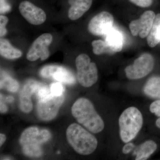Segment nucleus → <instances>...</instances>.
<instances>
[{
    "label": "nucleus",
    "mask_w": 160,
    "mask_h": 160,
    "mask_svg": "<svg viewBox=\"0 0 160 160\" xmlns=\"http://www.w3.org/2000/svg\"><path fill=\"white\" fill-rule=\"evenodd\" d=\"M71 112L78 122L92 133H98L104 129L105 124L102 119L88 99H78L72 107Z\"/></svg>",
    "instance_id": "nucleus-1"
},
{
    "label": "nucleus",
    "mask_w": 160,
    "mask_h": 160,
    "mask_svg": "<svg viewBox=\"0 0 160 160\" xmlns=\"http://www.w3.org/2000/svg\"><path fill=\"white\" fill-rule=\"evenodd\" d=\"M52 137L48 129L30 127L25 129L19 139L20 146L24 154L31 158H39L42 154L41 146Z\"/></svg>",
    "instance_id": "nucleus-2"
},
{
    "label": "nucleus",
    "mask_w": 160,
    "mask_h": 160,
    "mask_svg": "<svg viewBox=\"0 0 160 160\" xmlns=\"http://www.w3.org/2000/svg\"><path fill=\"white\" fill-rule=\"evenodd\" d=\"M66 136L69 145L78 154H91L97 147L96 138L77 123H72L68 127Z\"/></svg>",
    "instance_id": "nucleus-3"
},
{
    "label": "nucleus",
    "mask_w": 160,
    "mask_h": 160,
    "mask_svg": "<svg viewBox=\"0 0 160 160\" xmlns=\"http://www.w3.org/2000/svg\"><path fill=\"white\" fill-rule=\"evenodd\" d=\"M143 123L142 115L138 109L130 107L125 109L119 119L120 138L123 142L133 140L142 129Z\"/></svg>",
    "instance_id": "nucleus-4"
},
{
    "label": "nucleus",
    "mask_w": 160,
    "mask_h": 160,
    "mask_svg": "<svg viewBox=\"0 0 160 160\" xmlns=\"http://www.w3.org/2000/svg\"><path fill=\"white\" fill-rule=\"evenodd\" d=\"M77 78L78 82L84 87H89L96 83L98 79L97 67L92 62L89 56L81 54L76 59Z\"/></svg>",
    "instance_id": "nucleus-5"
},
{
    "label": "nucleus",
    "mask_w": 160,
    "mask_h": 160,
    "mask_svg": "<svg viewBox=\"0 0 160 160\" xmlns=\"http://www.w3.org/2000/svg\"><path fill=\"white\" fill-rule=\"evenodd\" d=\"M154 66V59L152 56L148 53H143L135 60L132 65L126 67L125 73L129 79H139L150 73Z\"/></svg>",
    "instance_id": "nucleus-6"
},
{
    "label": "nucleus",
    "mask_w": 160,
    "mask_h": 160,
    "mask_svg": "<svg viewBox=\"0 0 160 160\" xmlns=\"http://www.w3.org/2000/svg\"><path fill=\"white\" fill-rule=\"evenodd\" d=\"M65 100L64 94L59 96L52 95L46 99L39 101L37 111L40 119L49 121L53 119L57 115L60 107Z\"/></svg>",
    "instance_id": "nucleus-7"
},
{
    "label": "nucleus",
    "mask_w": 160,
    "mask_h": 160,
    "mask_svg": "<svg viewBox=\"0 0 160 160\" xmlns=\"http://www.w3.org/2000/svg\"><path fill=\"white\" fill-rule=\"evenodd\" d=\"M52 41V36L50 33H44L40 36L35 40L27 52V59L30 62L39 58L42 61L47 59L50 54L48 47Z\"/></svg>",
    "instance_id": "nucleus-8"
},
{
    "label": "nucleus",
    "mask_w": 160,
    "mask_h": 160,
    "mask_svg": "<svg viewBox=\"0 0 160 160\" xmlns=\"http://www.w3.org/2000/svg\"><path fill=\"white\" fill-rule=\"evenodd\" d=\"M113 23L114 18L111 13L108 12H102L90 20L88 30L93 35H104L111 30Z\"/></svg>",
    "instance_id": "nucleus-9"
},
{
    "label": "nucleus",
    "mask_w": 160,
    "mask_h": 160,
    "mask_svg": "<svg viewBox=\"0 0 160 160\" xmlns=\"http://www.w3.org/2000/svg\"><path fill=\"white\" fill-rule=\"evenodd\" d=\"M156 15L154 12L148 10L145 12L138 19L132 21L129 29L133 36H139L142 38H147L151 30Z\"/></svg>",
    "instance_id": "nucleus-10"
},
{
    "label": "nucleus",
    "mask_w": 160,
    "mask_h": 160,
    "mask_svg": "<svg viewBox=\"0 0 160 160\" xmlns=\"http://www.w3.org/2000/svg\"><path fill=\"white\" fill-rule=\"evenodd\" d=\"M42 77L52 78L61 83L71 85L75 82L72 73L63 66L58 65H48L44 66L40 72Z\"/></svg>",
    "instance_id": "nucleus-11"
},
{
    "label": "nucleus",
    "mask_w": 160,
    "mask_h": 160,
    "mask_svg": "<svg viewBox=\"0 0 160 160\" xmlns=\"http://www.w3.org/2000/svg\"><path fill=\"white\" fill-rule=\"evenodd\" d=\"M19 9L23 17L32 25H41L46 21L45 12L29 1L21 2L19 6Z\"/></svg>",
    "instance_id": "nucleus-12"
},
{
    "label": "nucleus",
    "mask_w": 160,
    "mask_h": 160,
    "mask_svg": "<svg viewBox=\"0 0 160 160\" xmlns=\"http://www.w3.org/2000/svg\"><path fill=\"white\" fill-rule=\"evenodd\" d=\"M38 82L30 81L24 85L20 96L19 107L21 111L29 113L33 108L31 97L35 93Z\"/></svg>",
    "instance_id": "nucleus-13"
},
{
    "label": "nucleus",
    "mask_w": 160,
    "mask_h": 160,
    "mask_svg": "<svg viewBox=\"0 0 160 160\" xmlns=\"http://www.w3.org/2000/svg\"><path fill=\"white\" fill-rule=\"evenodd\" d=\"M92 0H75L68 11V17L72 21L79 19L91 7Z\"/></svg>",
    "instance_id": "nucleus-14"
},
{
    "label": "nucleus",
    "mask_w": 160,
    "mask_h": 160,
    "mask_svg": "<svg viewBox=\"0 0 160 160\" xmlns=\"http://www.w3.org/2000/svg\"><path fill=\"white\" fill-rule=\"evenodd\" d=\"M0 54L5 58L12 60L21 58L22 53L12 46L8 40L2 38L0 40Z\"/></svg>",
    "instance_id": "nucleus-15"
},
{
    "label": "nucleus",
    "mask_w": 160,
    "mask_h": 160,
    "mask_svg": "<svg viewBox=\"0 0 160 160\" xmlns=\"http://www.w3.org/2000/svg\"><path fill=\"white\" fill-rule=\"evenodd\" d=\"M157 149V145L152 140L146 141L136 149L134 152L136 160H147Z\"/></svg>",
    "instance_id": "nucleus-16"
},
{
    "label": "nucleus",
    "mask_w": 160,
    "mask_h": 160,
    "mask_svg": "<svg viewBox=\"0 0 160 160\" xmlns=\"http://www.w3.org/2000/svg\"><path fill=\"white\" fill-rule=\"evenodd\" d=\"M106 42L112 52H119L122 50L123 46L122 36L118 31L110 30L106 34Z\"/></svg>",
    "instance_id": "nucleus-17"
},
{
    "label": "nucleus",
    "mask_w": 160,
    "mask_h": 160,
    "mask_svg": "<svg viewBox=\"0 0 160 160\" xmlns=\"http://www.w3.org/2000/svg\"><path fill=\"white\" fill-rule=\"evenodd\" d=\"M143 91L149 97L160 99V77H154L149 79L143 88Z\"/></svg>",
    "instance_id": "nucleus-18"
},
{
    "label": "nucleus",
    "mask_w": 160,
    "mask_h": 160,
    "mask_svg": "<svg viewBox=\"0 0 160 160\" xmlns=\"http://www.w3.org/2000/svg\"><path fill=\"white\" fill-rule=\"evenodd\" d=\"M149 46L155 47L160 42V13L156 15L153 25L147 37Z\"/></svg>",
    "instance_id": "nucleus-19"
},
{
    "label": "nucleus",
    "mask_w": 160,
    "mask_h": 160,
    "mask_svg": "<svg viewBox=\"0 0 160 160\" xmlns=\"http://www.w3.org/2000/svg\"><path fill=\"white\" fill-rule=\"evenodd\" d=\"M92 46L93 48V53L97 55H100L106 52L112 53L106 41L94 40L92 42Z\"/></svg>",
    "instance_id": "nucleus-20"
},
{
    "label": "nucleus",
    "mask_w": 160,
    "mask_h": 160,
    "mask_svg": "<svg viewBox=\"0 0 160 160\" xmlns=\"http://www.w3.org/2000/svg\"><path fill=\"white\" fill-rule=\"evenodd\" d=\"M19 87L18 83L10 77H5L1 80V89H6L11 92L18 91Z\"/></svg>",
    "instance_id": "nucleus-21"
},
{
    "label": "nucleus",
    "mask_w": 160,
    "mask_h": 160,
    "mask_svg": "<svg viewBox=\"0 0 160 160\" xmlns=\"http://www.w3.org/2000/svg\"><path fill=\"white\" fill-rule=\"evenodd\" d=\"M35 94L38 101L46 99L52 94L50 87L39 82L37 84Z\"/></svg>",
    "instance_id": "nucleus-22"
},
{
    "label": "nucleus",
    "mask_w": 160,
    "mask_h": 160,
    "mask_svg": "<svg viewBox=\"0 0 160 160\" xmlns=\"http://www.w3.org/2000/svg\"><path fill=\"white\" fill-rule=\"evenodd\" d=\"M50 89L53 95L59 96L63 94L65 91V88L62 83L56 82L52 83L50 86Z\"/></svg>",
    "instance_id": "nucleus-23"
},
{
    "label": "nucleus",
    "mask_w": 160,
    "mask_h": 160,
    "mask_svg": "<svg viewBox=\"0 0 160 160\" xmlns=\"http://www.w3.org/2000/svg\"><path fill=\"white\" fill-rule=\"evenodd\" d=\"M9 21L7 17L4 15L0 16V36L2 38L7 33L6 26Z\"/></svg>",
    "instance_id": "nucleus-24"
},
{
    "label": "nucleus",
    "mask_w": 160,
    "mask_h": 160,
    "mask_svg": "<svg viewBox=\"0 0 160 160\" xmlns=\"http://www.w3.org/2000/svg\"><path fill=\"white\" fill-rule=\"evenodd\" d=\"M129 1L136 6L142 8L149 7L153 3V0H129Z\"/></svg>",
    "instance_id": "nucleus-25"
},
{
    "label": "nucleus",
    "mask_w": 160,
    "mask_h": 160,
    "mask_svg": "<svg viewBox=\"0 0 160 160\" xmlns=\"http://www.w3.org/2000/svg\"><path fill=\"white\" fill-rule=\"evenodd\" d=\"M149 110L152 113L160 118V99L154 101L152 103L149 107Z\"/></svg>",
    "instance_id": "nucleus-26"
},
{
    "label": "nucleus",
    "mask_w": 160,
    "mask_h": 160,
    "mask_svg": "<svg viewBox=\"0 0 160 160\" xmlns=\"http://www.w3.org/2000/svg\"><path fill=\"white\" fill-rule=\"evenodd\" d=\"M135 145L132 143H127L122 148V152L125 154H128L131 152L135 148Z\"/></svg>",
    "instance_id": "nucleus-27"
},
{
    "label": "nucleus",
    "mask_w": 160,
    "mask_h": 160,
    "mask_svg": "<svg viewBox=\"0 0 160 160\" xmlns=\"http://www.w3.org/2000/svg\"><path fill=\"white\" fill-rule=\"evenodd\" d=\"M0 110L1 113H6L8 111V107L6 106V104L3 102L2 99L1 98V106H0Z\"/></svg>",
    "instance_id": "nucleus-28"
},
{
    "label": "nucleus",
    "mask_w": 160,
    "mask_h": 160,
    "mask_svg": "<svg viewBox=\"0 0 160 160\" xmlns=\"http://www.w3.org/2000/svg\"><path fill=\"white\" fill-rule=\"evenodd\" d=\"M6 137L5 134L3 133L0 134V146H2L5 142H6Z\"/></svg>",
    "instance_id": "nucleus-29"
},
{
    "label": "nucleus",
    "mask_w": 160,
    "mask_h": 160,
    "mask_svg": "<svg viewBox=\"0 0 160 160\" xmlns=\"http://www.w3.org/2000/svg\"><path fill=\"white\" fill-rule=\"evenodd\" d=\"M156 125L157 126L158 128L160 129V118H159L156 121Z\"/></svg>",
    "instance_id": "nucleus-30"
},
{
    "label": "nucleus",
    "mask_w": 160,
    "mask_h": 160,
    "mask_svg": "<svg viewBox=\"0 0 160 160\" xmlns=\"http://www.w3.org/2000/svg\"><path fill=\"white\" fill-rule=\"evenodd\" d=\"M6 100L8 102H12L13 101V98L11 96L8 97L6 98Z\"/></svg>",
    "instance_id": "nucleus-31"
}]
</instances>
